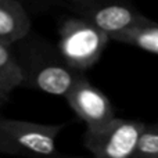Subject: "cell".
Masks as SVG:
<instances>
[{
  "label": "cell",
  "instance_id": "1",
  "mask_svg": "<svg viewBox=\"0 0 158 158\" xmlns=\"http://www.w3.org/2000/svg\"><path fill=\"white\" fill-rule=\"evenodd\" d=\"M22 69L24 85L39 92L65 97L85 72L72 68L47 39L31 31L25 38L11 44Z\"/></svg>",
  "mask_w": 158,
  "mask_h": 158
},
{
  "label": "cell",
  "instance_id": "2",
  "mask_svg": "<svg viewBox=\"0 0 158 158\" xmlns=\"http://www.w3.org/2000/svg\"><path fill=\"white\" fill-rule=\"evenodd\" d=\"M58 36L57 47L64 60L81 72H86L100 60L111 40L108 33L74 14L60 24Z\"/></svg>",
  "mask_w": 158,
  "mask_h": 158
},
{
  "label": "cell",
  "instance_id": "3",
  "mask_svg": "<svg viewBox=\"0 0 158 158\" xmlns=\"http://www.w3.org/2000/svg\"><path fill=\"white\" fill-rule=\"evenodd\" d=\"M64 7L108 33L110 38L140 25L151 24L131 0H69Z\"/></svg>",
  "mask_w": 158,
  "mask_h": 158
},
{
  "label": "cell",
  "instance_id": "4",
  "mask_svg": "<svg viewBox=\"0 0 158 158\" xmlns=\"http://www.w3.org/2000/svg\"><path fill=\"white\" fill-rule=\"evenodd\" d=\"M147 123L115 117L100 129H87L83 146L97 158H129L136 156L140 137Z\"/></svg>",
  "mask_w": 158,
  "mask_h": 158
},
{
  "label": "cell",
  "instance_id": "5",
  "mask_svg": "<svg viewBox=\"0 0 158 158\" xmlns=\"http://www.w3.org/2000/svg\"><path fill=\"white\" fill-rule=\"evenodd\" d=\"M3 129L13 140L19 156H58L57 142L65 123H38L0 118Z\"/></svg>",
  "mask_w": 158,
  "mask_h": 158
},
{
  "label": "cell",
  "instance_id": "6",
  "mask_svg": "<svg viewBox=\"0 0 158 158\" xmlns=\"http://www.w3.org/2000/svg\"><path fill=\"white\" fill-rule=\"evenodd\" d=\"M71 110L86 123L87 129H100L115 118L112 103L98 87L93 86L86 77L65 96Z\"/></svg>",
  "mask_w": 158,
  "mask_h": 158
},
{
  "label": "cell",
  "instance_id": "7",
  "mask_svg": "<svg viewBox=\"0 0 158 158\" xmlns=\"http://www.w3.org/2000/svg\"><path fill=\"white\" fill-rule=\"evenodd\" d=\"M31 31L32 21L21 0H0V42L13 44Z\"/></svg>",
  "mask_w": 158,
  "mask_h": 158
},
{
  "label": "cell",
  "instance_id": "8",
  "mask_svg": "<svg viewBox=\"0 0 158 158\" xmlns=\"http://www.w3.org/2000/svg\"><path fill=\"white\" fill-rule=\"evenodd\" d=\"M24 85V75L11 44L0 42V90L10 96Z\"/></svg>",
  "mask_w": 158,
  "mask_h": 158
},
{
  "label": "cell",
  "instance_id": "9",
  "mask_svg": "<svg viewBox=\"0 0 158 158\" xmlns=\"http://www.w3.org/2000/svg\"><path fill=\"white\" fill-rule=\"evenodd\" d=\"M111 40L119 43L131 44L144 52L158 54V24L151 22L147 25H140L131 29H126L118 35L112 36Z\"/></svg>",
  "mask_w": 158,
  "mask_h": 158
},
{
  "label": "cell",
  "instance_id": "10",
  "mask_svg": "<svg viewBox=\"0 0 158 158\" xmlns=\"http://www.w3.org/2000/svg\"><path fill=\"white\" fill-rule=\"evenodd\" d=\"M135 157H158V123H147Z\"/></svg>",
  "mask_w": 158,
  "mask_h": 158
},
{
  "label": "cell",
  "instance_id": "11",
  "mask_svg": "<svg viewBox=\"0 0 158 158\" xmlns=\"http://www.w3.org/2000/svg\"><path fill=\"white\" fill-rule=\"evenodd\" d=\"M0 154H7V156H19L17 147L14 146L13 140L7 135V132L3 129L0 123Z\"/></svg>",
  "mask_w": 158,
  "mask_h": 158
},
{
  "label": "cell",
  "instance_id": "12",
  "mask_svg": "<svg viewBox=\"0 0 158 158\" xmlns=\"http://www.w3.org/2000/svg\"><path fill=\"white\" fill-rule=\"evenodd\" d=\"M35 11H46L52 7H64L69 0H27Z\"/></svg>",
  "mask_w": 158,
  "mask_h": 158
},
{
  "label": "cell",
  "instance_id": "13",
  "mask_svg": "<svg viewBox=\"0 0 158 158\" xmlns=\"http://www.w3.org/2000/svg\"><path fill=\"white\" fill-rule=\"evenodd\" d=\"M8 98H10V96L6 94L4 92H2V90H0V107L4 106V104L8 101Z\"/></svg>",
  "mask_w": 158,
  "mask_h": 158
}]
</instances>
